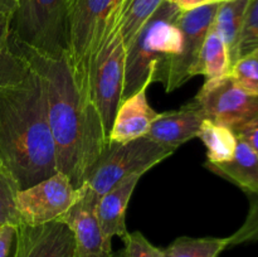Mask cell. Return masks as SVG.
Listing matches in <instances>:
<instances>
[{
	"mask_svg": "<svg viewBox=\"0 0 258 257\" xmlns=\"http://www.w3.org/2000/svg\"><path fill=\"white\" fill-rule=\"evenodd\" d=\"M14 45L43 83L57 170L66 174L78 189L107 145L87 85L76 75L67 52L49 55L15 42Z\"/></svg>",
	"mask_w": 258,
	"mask_h": 257,
	"instance_id": "1",
	"label": "cell"
},
{
	"mask_svg": "<svg viewBox=\"0 0 258 257\" xmlns=\"http://www.w3.org/2000/svg\"><path fill=\"white\" fill-rule=\"evenodd\" d=\"M0 165L18 189L58 171L44 88L32 70L20 83L0 90Z\"/></svg>",
	"mask_w": 258,
	"mask_h": 257,
	"instance_id": "2",
	"label": "cell"
},
{
	"mask_svg": "<svg viewBox=\"0 0 258 257\" xmlns=\"http://www.w3.org/2000/svg\"><path fill=\"white\" fill-rule=\"evenodd\" d=\"M180 12L170 2L164 0L126 48L122 101L144 86L158 82L166 60L178 54L181 45V33L178 27Z\"/></svg>",
	"mask_w": 258,
	"mask_h": 257,
	"instance_id": "3",
	"label": "cell"
},
{
	"mask_svg": "<svg viewBox=\"0 0 258 257\" xmlns=\"http://www.w3.org/2000/svg\"><path fill=\"white\" fill-rule=\"evenodd\" d=\"M120 17V15H118ZM126 48L118 29V18L103 34L88 66V92L100 115L107 139L122 101Z\"/></svg>",
	"mask_w": 258,
	"mask_h": 257,
	"instance_id": "4",
	"label": "cell"
},
{
	"mask_svg": "<svg viewBox=\"0 0 258 257\" xmlns=\"http://www.w3.org/2000/svg\"><path fill=\"white\" fill-rule=\"evenodd\" d=\"M10 20L17 44L43 54L68 50V0H15Z\"/></svg>",
	"mask_w": 258,
	"mask_h": 257,
	"instance_id": "5",
	"label": "cell"
},
{
	"mask_svg": "<svg viewBox=\"0 0 258 257\" xmlns=\"http://www.w3.org/2000/svg\"><path fill=\"white\" fill-rule=\"evenodd\" d=\"M175 149L146 136L125 144L108 143L86 176L85 183L100 198L134 174H144L171 155Z\"/></svg>",
	"mask_w": 258,
	"mask_h": 257,
	"instance_id": "6",
	"label": "cell"
},
{
	"mask_svg": "<svg viewBox=\"0 0 258 257\" xmlns=\"http://www.w3.org/2000/svg\"><path fill=\"white\" fill-rule=\"evenodd\" d=\"M123 0H68V59L85 85L88 66L106 30L117 20Z\"/></svg>",
	"mask_w": 258,
	"mask_h": 257,
	"instance_id": "7",
	"label": "cell"
},
{
	"mask_svg": "<svg viewBox=\"0 0 258 257\" xmlns=\"http://www.w3.org/2000/svg\"><path fill=\"white\" fill-rule=\"evenodd\" d=\"M219 3L213 2L193 10L180 12L178 27L181 33V45L178 54L166 60L158 82L166 92H173L194 77L197 63L207 34L214 23Z\"/></svg>",
	"mask_w": 258,
	"mask_h": 257,
	"instance_id": "8",
	"label": "cell"
},
{
	"mask_svg": "<svg viewBox=\"0 0 258 257\" xmlns=\"http://www.w3.org/2000/svg\"><path fill=\"white\" fill-rule=\"evenodd\" d=\"M80 189L62 171L40 180L15 196V207L20 224L40 226L58 221L77 201Z\"/></svg>",
	"mask_w": 258,
	"mask_h": 257,
	"instance_id": "9",
	"label": "cell"
},
{
	"mask_svg": "<svg viewBox=\"0 0 258 257\" xmlns=\"http://www.w3.org/2000/svg\"><path fill=\"white\" fill-rule=\"evenodd\" d=\"M191 103L206 118L232 130L258 116V96L244 92L229 75L206 80Z\"/></svg>",
	"mask_w": 258,
	"mask_h": 257,
	"instance_id": "10",
	"label": "cell"
},
{
	"mask_svg": "<svg viewBox=\"0 0 258 257\" xmlns=\"http://www.w3.org/2000/svg\"><path fill=\"white\" fill-rule=\"evenodd\" d=\"M72 207L58 221L67 224L75 238L78 257H111V242L103 236L96 216L98 198L92 189L83 183Z\"/></svg>",
	"mask_w": 258,
	"mask_h": 257,
	"instance_id": "11",
	"label": "cell"
},
{
	"mask_svg": "<svg viewBox=\"0 0 258 257\" xmlns=\"http://www.w3.org/2000/svg\"><path fill=\"white\" fill-rule=\"evenodd\" d=\"M13 257H78L70 227L62 221L40 226L19 224Z\"/></svg>",
	"mask_w": 258,
	"mask_h": 257,
	"instance_id": "12",
	"label": "cell"
},
{
	"mask_svg": "<svg viewBox=\"0 0 258 257\" xmlns=\"http://www.w3.org/2000/svg\"><path fill=\"white\" fill-rule=\"evenodd\" d=\"M206 116L191 102L179 110L159 113L146 134V138L176 149L191 139L198 138Z\"/></svg>",
	"mask_w": 258,
	"mask_h": 257,
	"instance_id": "13",
	"label": "cell"
},
{
	"mask_svg": "<svg viewBox=\"0 0 258 257\" xmlns=\"http://www.w3.org/2000/svg\"><path fill=\"white\" fill-rule=\"evenodd\" d=\"M148 87L144 86L120 103L108 135V143L125 144L146 136L149 133L159 113L149 105Z\"/></svg>",
	"mask_w": 258,
	"mask_h": 257,
	"instance_id": "14",
	"label": "cell"
},
{
	"mask_svg": "<svg viewBox=\"0 0 258 257\" xmlns=\"http://www.w3.org/2000/svg\"><path fill=\"white\" fill-rule=\"evenodd\" d=\"M141 176V174L130 175L98 198L96 216L107 241L111 242L117 236L125 242L128 237L125 222L126 209Z\"/></svg>",
	"mask_w": 258,
	"mask_h": 257,
	"instance_id": "15",
	"label": "cell"
},
{
	"mask_svg": "<svg viewBox=\"0 0 258 257\" xmlns=\"http://www.w3.org/2000/svg\"><path fill=\"white\" fill-rule=\"evenodd\" d=\"M204 165L214 174L232 181L248 194H258V155L239 139L231 160L218 164L207 161Z\"/></svg>",
	"mask_w": 258,
	"mask_h": 257,
	"instance_id": "16",
	"label": "cell"
},
{
	"mask_svg": "<svg viewBox=\"0 0 258 257\" xmlns=\"http://www.w3.org/2000/svg\"><path fill=\"white\" fill-rule=\"evenodd\" d=\"M10 20L12 14L0 13V90L18 85L30 72L29 63L14 45Z\"/></svg>",
	"mask_w": 258,
	"mask_h": 257,
	"instance_id": "17",
	"label": "cell"
},
{
	"mask_svg": "<svg viewBox=\"0 0 258 257\" xmlns=\"http://www.w3.org/2000/svg\"><path fill=\"white\" fill-rule=\"evenodd\" d=\"M248 4L249 0H223L219 3L214 18L213 28L226 43L231 67L237 60L239 37L243 28Z\"/></svg>",
	"mask_w": 258,
	"mask_h": 257,
	"instance_id": "18",
	"label": "cell"
},
{
	"mask_svg": "<svg viewBox=\"0 0 258 257\" xmlns=\"http://www.w3.org/2000/svg\"><path fill=\"white\" fill-rule=\"evenodd\" d=\"M229 70L231 62L227 45L212 25L202 47L194 76L203 75L206 80H213L229 75Z\"/></svg>",
	"mask_w": 258,
	"mask_h": 257,
	"instance_id": "19",
	"label": "cell"
},
{
	"mask_svg": "<svg viewBox=\"0 0 258 257\" xmlns=\"http://www.w3.org/2000/svg\"><path fill=\"white\" fill-rule=\"evenodd\" d=\"M198 138L206 145L208 163H224L233 158L238 139L232 128L206 118L202 122Z\"/></svg>",
	"mask_w": 258,
	"mask_h": 257,
	"instance_id": "20",
	"label": "cell"
},
{
	"mask_svg": "<svg viewBox=\"0 0 258 257\" xmlns=\"http://www.w3.org/2000/svg\"><path fill=\"white\" fill-rule=\"evenodd\" d=\"M164 0H123L118 17V29L125 48L131 44L141 28L158 10Z\"/></svg>",
	"mask_w": 258,
	"mask_h": 257,
	"instance_id": "21",
	"label": "cell"
},
{
	"mask_svg": "<svg viewBox=\"0 0 258 257\" xmlns=\"http://www.w3.org/2000/svg\"><path fill=\"white\" fill-rule=\"evenodd\" d=\"M228 247L227 238L179 237L166 249L165 257H218Z\"/></svg>",
	"mask_w": 258,
	"mask_h": 257,
	"instance_id": "22",
	"label": "cell"
},
{
	"mask_svg": "<svg viewBox=\"0 0 258 257\" xmlns=\"http://www.w3.org/2000/svg\"><path fill=\"white\" fill-rule=\"evenodd\" d=\"M229 76L244 92L258 96V48L237 59Z\"/></svg>",
	"mask_w": 258,
	"mask_h": 257,
	"instance_id": "23",
	"label": "cell"
},
{
	"mask_svg": "<svg viewBox=\"0 0 258 257\" xmlns=\"http://www.w3.org/2000/svg\"><path fill=\"white\" fill-rule=\"evenodd\" d=\"M18 185L8 171L0 165V226L10 224L18 227L20 224L15 207V196Z\"/></svg>",
	"mask_w": 258,
	"mask_h": 257,
	"instance_id": "24",
	"label": "cell"
},
{
	"mask_svg": "<svg viewBox=\"0 0 258 257\" xmlns=\"http://www.w3.org/2000/svg\"><path fill=\"white\" fill-rule=\"evenodd\" d=\"M258 48V0H249L239 37L237 59Z\"/></svg>",
	"mask_w": 258,
	"mask_h": 257,
	"instance_id": "25",
	"label": "cell"
},
{
	"mask_svg": "<svg viewBox=\"0 0 258 257\" xmlns=\"http://www.w3.org/2000/svg\"><path fill=\"white\" fill-rule=\"evenodd\" d=\"M249 211L243 224L228 237V247L258 241V194H248Z\"/></svg>",
	"mask_w": 258,
	"mask_h": 257,
	"instance_id": "26",
	"label": "cell"
},
{
	"mask_svg": "<svg viewBox=\"0 0 258 257\" xmlns=\"http://www.w3.org/2000/svg\"><path fill=\"white\" fill-rule=\"evenodd\" d=\"M123 253L125 257H165L164 249L154 246L141 232L128 233L126 238Z\"/></svg>",
	"mask_w": 258,
	"mask_h": 257,
	"instance_id": "27",
	"label": "cell"
},
{
	"mask_svg": "<svg viewBox=\"0 0 258 257\" xmlns=\"http://www.w3.org/2000/svg\"><path fill=\"white\" fill-rule=\"evenodd\" d=\"M233 131L239 140L246 143L258 155V116L236 127Z\"/></svg>",
	"mask_w": 258,
	"mask_h": 257,
	"instance_id": "28",
	"label": "cell"
},
{
	"mask_svg": "<svg viewBox=\"0 0 258 257\" xmlns=\"http://www.w3.org/2000/svg\"><path fill=\"white\" fill-rule=\"evenodd\" d=\"M15 234H17V227L10 224L0 226V257H13Z\"/></svg>",
	"mask_w": 258,
	"mask_h": 257,
	"instance_id": "29",
	"label": "cell"
},
{
	"mask_svg": "<svg viewBox=\"0 0 258 257\" xmlns=\"http://www.w3.org/2000/svg\"><path fill=\"white\" fill-rule=\"evenodd\" d=\"M168 2L179 8V10H181V12H186V10H193L196 8L213 3L214 0H168Z\"/></svg>",
	"mask_w": 258,
	"mask_h": 257,
	"instance_id": "30",
	"label": "cell"
},
{
	"mask_svg": "<svg viewBox=\"0 0 258 257\" xmlns=\"http://www.w3.org/2000/svg\"><path fill=\"white\" fill-rule=\"evenodd\" d=\"M15 7H17L15 0H0V13H8L13 15Z\"/></svg>",
	"mask_w": 258,
	"mask_h": 257,
	"instance_id": "31",
	"label": "cell"
},
{
	"mask_svg": "<svg viewBox=\"0 0 258 257\" xmlns=\"http://www.w3.org/2000/svg\"><path fill=\"white\" fill-rule=\"evenodd\" d=\"M111 257H125V253H123V249L120 252H116V253L111 254Z\"/></svg>",
	"mask_w": 258,
	"mask_h": 257,
	"instance_id": "32",
	"label": "cell"
},
{
	"mask_svg": "<svg viewBox=\"0 0 258 257\" xmlns=\"http://www.w3.org/2000/svg\"><path fill=\"white\" fill-rule=\"evenodd\" d=\"M214 2H223V0H214Z\"/></svg>",
	"mask_w": 258,
	"mask_h": 257,
	"instance_id": "33",
	"label": "cell"
}]
</instances>
